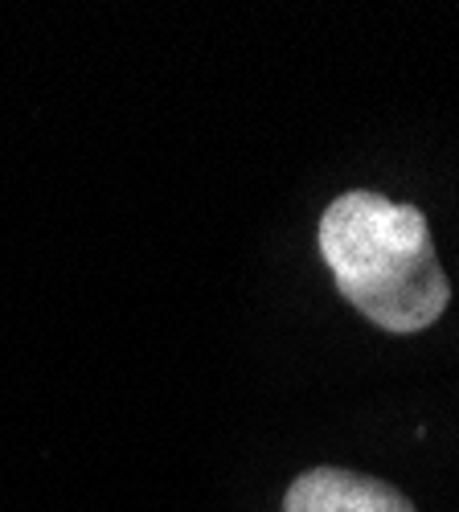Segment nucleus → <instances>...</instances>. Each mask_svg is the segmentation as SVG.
<instances>
[{
  "label": "nucleus",
  "instance_id": "f03ea898",
  "mask_svg": "<svg viewBox=\"0 0 459 512\" xmlns=\"http://www.w3.org/2000/svg\"><path fill=\"white\" fill-rule=\"evenodd\" d=\"M283 512H414V504L373 476L345 472V467H316L287 488Z\"/></svg>",
  "mask_w": 459,
  "mask_h": 512
},
{
  "label": "nucleus",
  "instance_id": "f257e3e1",
  "mask_svg": "<svg viewBox=\"0 0 459 512\" xmlns=\"http://www.w3.org/2000/svg\"><path fill=\"white\" fill-rule=\"evenodd\" d=\"M320 254L337 291L386 332H423L451 300L423 209L373 189L341 193L324 209Z\"/></svg>",
  "mask_w": 459,
  "mask_h": 512
}]
</instances>
